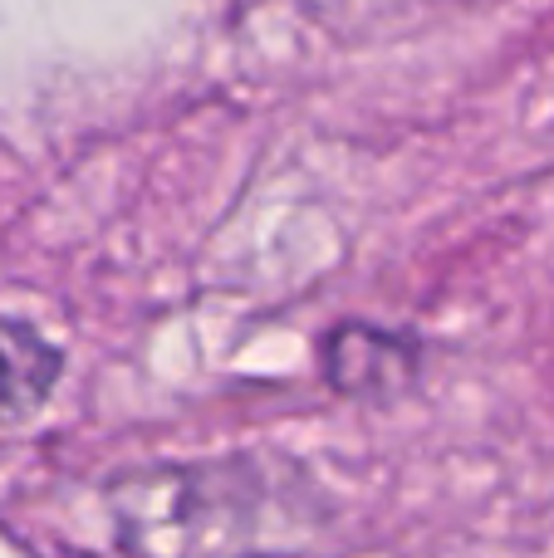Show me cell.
Segmentation results:
<instances>
[{"mask_svg":"<svg viewBox=\"0 0 554 558\" xmlns=\"http://www.w3.org/2000/svg\"><path fill=\"white\" fill-rule=\"evenodd\" d=\"M108 510L133 558H270L300 539L314 505L275 461L226 456L123 475Z\"/></svg>","mask_w":554,"mask_h":558,"instance_id":"6da1fadb","label":"cell"},{"mask_svg":"<svg viewBox=\"0 0 554 558\" xmlns=\"http://www.w3.org/2000/svg\"><path fill=\"white\" fill-rule=\"evenodd\" d=\"M324 357H329V383L349 397H393L418 373V353H412L408 338H393L359 324L339 328Z\"/></svg>","mask_w":554,"mask_h":558,"instance_id":"7a4b0ae2","label":"cell"},{"mask_svg":"<svg viewBox=\"0 0 554 558\" xmlns=\"http://www.w3.org/2000/svg\"><path fill=\"white\" fill-rule=\"evenodd\" d=\"M59 377V353L20 324H0V416L29 412L49 397Z\"/></svg>","mask_w":554,"mask_h":558,"instance_id":"3957f363","label":"cell"}]
</instances>
